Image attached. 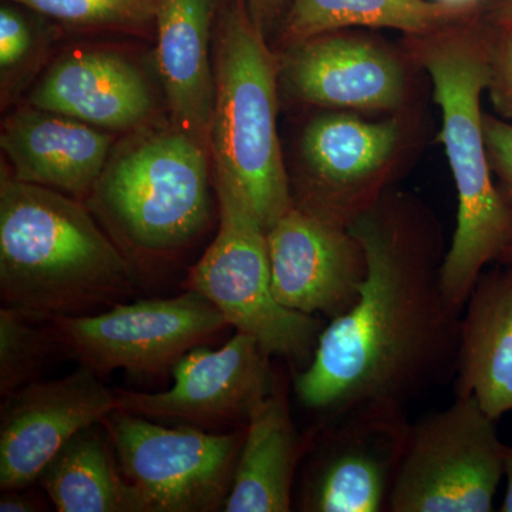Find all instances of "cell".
Masks as SVG:
<instances>
[{
	"label": "cell",
	"instance_id": "6da1fadb",
	"mask_svg": "<svg viewBox=\"0 0 512 512\" xmlns=\"http://www.w3.org/2000/svg\"><path fill=\"white\" fill-rule=\"evenodd\" d=\"M389 207L348 225L366 258L352 308L329 320L311 362L295 377L306 409L326 420L352 413L407 414L456 373L461 313L441 282L444 255L431 251Z\"/></svg>",
	"mask_w": 512,
	"mask_h": 512
},
{
	"label": "cell",
	"instance_id": "7a4b0ae2",
	"mask_svg": "<svg viewBox=\"0 0 512 512\" xmlns=\"http://www.w3.org/2000/svg\"><path fill=\"white\" fill-rule=\"evenodd\" d=\"M133 265L77 200L3 177L0 295L39 319L89 315L130 296Z\"/></svg>",
	"mask_w": 512,
	"mask_h": 512
},
{
	"label": "cell",
	"instance_id": "3957f363",
	"mask_svg": "<svg viewBox=\"0 0 512 512\" xmlns=\"http://www.w3.org/2000/svg\"><path fill=\"white\" fill-rule=\"evenodd\" d=\"M420 62L433 80L443 116L441 143L458 197L441 282L451 305L463 311L484 266L512 244V208L491 178L480 107L490 82L488 47L473 36H443L421 47Z\"/></svg>",
	"mask_w": 512,
	"mask_h": 512
},
{
	"label": "cell",
	"instance_id": "277c9868",
	"mask_svg": "<svg viewBox=\"0 0 512 512\" xmlns=\"http://www.w3.org/2000/svg\"><path fill=\"white\" fill-rule=\"evenodd\" d=\"M210 146L215 168L241 191L268 232L293 208L276 133V67L247 2L220 20Z\"/></svg>",
	"mask_w": 512,
	"mask_h": 512
},
{
	"label": "cell",
	"instance_id": "5b68a950",
	"mask_svg": "<svg viewBox=\"0 0 512 512\" xmlns=\"http://www.w3.org/2000/svg\"><path fill=\"white\" fill-rule=\"evenodd\" d=\"M93 192L103 220L140 258L187 247L211 217L204 146L183 130L144 138L123 151Z\"/></svg>",
	"mask_w": 512,
	"mask_h": 512
},
{
	"label": "cell",
	"instance_id": "8992f818",
	"mask_svg": "<svg viewBox=\"0 0 512 512\" xmlns=\"http://www.w3.org/2000/svg\"><path fill=\"white\" fill-rule=\"evenodd\" d=\"M217 237L191 269L185 289L201 293L237 332L252 336L271 356L308 365L325 320L291 311L272 291L268 239L241 191L217 171Z\"/></svg>",
	"mask_w": 512,
	"mask_h": 512
},
{
	"label": "cell",
	"instance_id": "52a82bcc",
	"mask_svg": "<svg viewBox=\"0 0 512 512\" xmlns=\"http://www.w3.org/2000/svg\"><path fill=\"white\" fill-rule=\"evenodd\" d=\"M507 446L471 396L410 423L390 512H490Z\"/></svg>",
	"mask_w": 512,
	"mask_h": 512
},
{
	"label": "cell",
	"instance_id": "ba28073f",
	"mask_svg": "<svg viewBox=\"0 0 512 512\" xmlns=\"http://www.w3.org/2000/svg\"><path fill=\"white\" fill-rule=\"evenodd\" d=\"M47 322L59 346L99 376L117 369L133 375L173 370L181 357L229 326L207 298L190 289L175 298L117 303L96 315Z\"/></svg>",
	"mask_w": 512,
	"mask_h": 512
},
{
	"label": "cell",
	"instance_id": "9c48e42d",
	"mask_svg": "<svg viewBox=\"0 0 512 512\" xmlns=\"http://www.w3.org/2000/svg\"><path fill=\"white\" fill-rule=\"evenodd\" d=\"M123 476L151 512H210L224 507L244 433L167 429L137 414L114 410L101 421Z\"/></svg>",
	"mask_w": 512,
	"mask_h": 512
},
{
	"label": "cell",
	"instance_id": "30bf717a",
	"mask_svg": "<svg viewBox=\"0 0 512 512\" xmlns=\"http://www.w3.org/2000/svg\"><path fill=\"white\" fill-rule=\"evenodd\" d=\"M269 357L252 336L235 332L220 349L202 345L181 357L171 370V389L117 392V409L197 426L247 423L252 410L274 389Z\"/></svg>",
	"mask_w": 512,
	"mask_h": 512
},
{
	"label": "cell",
	"instance_id": "8fae6325",
	"mask_svg": "<svg viewBox=\"0 0 512 512\" xmlns=\"http://www.w3.org/2000/svg\"><path fill=\"white\" fill-rule=\"evenodd\" d=\"M409 424L407 414L372 412L326 420L303 481L301 510L389 511Z\"/></svg>",
	"mask_w": 512,
	"mask_h": 512
},
{
	"label": "cell",
	"instance_id": "7c38bea8",
	"mask_svg": "<svg viewBox=\"0 0 512 512\" xmlns=\"http://www.w3.org/2000/svg\"><path fill=\"white\" fill-rule=\"evenodd\" d=\"M117 410V392L80 365L63 379L33 382L6 397L0 424V488L26 490L77 433Z\"/></svg>",
	"mask_w": 512,
	"mask_h": 512
},
{
	"label": "cell",
	"instance_id": "4fadbf2b",
	"mask_svg": "<svg viewBox=\"0 0 512 512\" xmlns=\"http://www.w3.org/2000/svg\"><path fill=\"white\" fill-rule=\"evenodd\" d=\"M266 239L272 291L282 306L328 320L352 308L366 258L348 227L293 205Z\"/></svg>",
	"mask_w": 512,
	"mask_h": 512
},
{
	"label": "cell",
	"instance_id": "5bb4252c",
	"mask_svg": "<svg viewBox=\"0 0 512 512\" xmlns=\"http://www.w3.org/2000/svg\"><path fill=\"white\" fill-rule=\"evenodd\" d=\"M285 77L308 103L336 109L389 110L404 96L402 67L367 40L326 33L293 47Z\"/></svg>",
	"mask_w": 512,
	"mask_h": 512
},
{
	"label": "cell",
	"instance_id": "9a60e30c",
	"mask_svg": "<svg viewBox=\"0 0 512 512\" xmlns=\"http://www.w3.org/2000/svg\"><path fill=\"white\" fill-rule=\"evenodd\" d=\"M0 144L16 180L83 197L106 170L111 138L83 121L33 107L5 121Z\"/></svg>",
	"mask_w": 512,
	"mask_h": 512
},
{
	"label": "cell",
	"instance_id": "2e32d148",
	"mask_svg": "<svg viewBox=\"0 0 512 512\" xmlns=\"http://www.w3.org/2000/svg\"><path fill=\"white\" fill-rule=\"evenodd\" d=\"M399 141L396 121L367 123L348 114L313 120L302 137V154L320 195L306 211L348 227L359 215L353 192L382 170Z\"/></svg>",
	"mask_w": 512,
	"mask_h": 512
},
{
	"label": "cell",
	"instance_id": "e0dca14e",
	"mask_svg": "<svg viewBox=\"0 0 512 512\" xmlns=\"http://www.w3.org/2000/svg\"><path fill=\"white\" fill-rule=\"evenodd\" d=\"M456 396H471L491 419L512 412V265L481 274L461 313Z\"/></svg>",
	"mask_w": 512,
	"mask_h": 512
},
{
	"label": "cell",
	"instance_id": "ac0fdd59",
	"mask_svg": "<svg viewBox=\"0 0 512 512\" xmlns=\"http://www.w3.org/2000/svg\"><path fill=\"white\" fill-rule=\"evenodd\" d=\"M30 104L90 126L121 130L146 119L151 96L134 64L114 53L82 52L56 63L33 90Z\"/></svg>",
	"mask_w": 512,
	"mask_h": 512
},
{
	"label": "cell",
	"instance_id": "d6986e66",
	"mask_svg": "<svg viewBox=\"0 0 512 512\" xmlns=\"http://www.w3.org/2000/svg\"><path fill=\"white\" fill-rule=\"evenodd\" d=\"M214 0H157L158 66L177 126L210 141L215 104L210 29Z\"/></svg>",
	"mask_w": 512,
	"mask_h": 512
},
{
	"label": "cell",
	"instance_id": "ffe728a7",
	"mask_svg": "<svg viewBox=\"0 0 512 512\" xmlns=\"http://www.w3.org/2000/svg\"><path fill=\"white\" fill-rule=\"evenodd\" d=\"M302 456V441L293 424L284 384L252 410L244 431L227 512H288L292 487Z\"/></svg>",
	"mask_w": 512,
	"mask_h": 512
},
{
	"label": "cell",
	"instance_id": "44dd1931",
	"mask_svg": "<svg viewBox=\"0 0 512 512\" xmlns=\"http://www.w3.org/2000/svg\"><path fill=\"white\" fill-rule=\"evenodd\" d=\"M109 434L96 426L77 433L40 476L60 512H151L144 495L120 473Z\"/></svg>",
	"mask_w": 512,
	"mask_h": 512
},
{
	"label": "cell",
	"instance_id": "7402d4cb",
	"mask_svg": "<svg viewBox=\"0 0 512 512\" xmlns=\"http://www.w3.org/2000/svg\"><path fill=\"white\" fill-rule=\"evenodd\" d=\"M466 15L433 0H293L285 39L298 45L350 26L430 35Z\"/></svg>",
	"mask_w": 512,
	"mask_h": 512
},
{
	"label": "cell",
	"instance_id": "603a6c76",
	"mask_svg": "<svg viewBox=\"0 0 512 512\" xmlns=\"http://www.w3.org/2000/svg\"><path fill=\"white\" fill-rule=\"evenodd\" d=\"M35 316L5 306L0 311V394L9 397L36 382L53 346L59 345L52 328L40 329Z\"/></svg>",
	"mask_w": 512,
	"mask_h": 512
},
{
	"label": "cell",
	"instance_id": "cb8c5ba5",
	"mask_svg": "<svg viewBox=\"0 0 512 512\" xmlns=\"http://www.w3.org/2000/svg\"><path fill=\"white\" fill-rule=\"evenodd\" d=\"M74 26H133L156 15V0H10Z\"/></svg>",
	"mask_w": 512,
	"mask_h": 512
},
{
	"label": "cell",
	"instance_id": "d4e9b609",
	"mask_svg": "<svg viewBox=\"0 0 512 512\" xmlns=\"http://www.w3.org/2000/svg\"><path fill=\"white\" fill-rule=\"evenodd\" d=\"M491 100L495 109L512 119V26L498 23L497 36L488 46Z\"/></svg>",
	"mask_w": 512,
	"mask_h": 512
},
{
	"label": "cell",
	"instance_id": "484cf974",
	"mask_svg": "<svg viewBox=\"0 0 512 512\" xmlns=\"http://www.w3.org/2000/svg\"><path fill=\"white\" fill-rule=\"evenodd\" d=\"M32 45L26 20L10 8L0 10V66L3 70L18 64Z\"/></svg>",
	"mask_w": 512,
	"mask_h": 512
},
{
	"label": "cell",
	"instance_id": "4316f807",
	"mask_svg": "<svg viewBox=\"0 0 512 512\" xmlns=\"http://www.w3.org/2000/svg\"><path fill=\"white\" fill-rule=\"evenodd\" d=\"M483 127L488 157L494 164L495 170L503 178L508 194H510V200L507 202L512 208V124L485 116Z\"/></svg>",
	"mask_w": 512,
	"mask_h": 512
},
{
	"label": "cell",
	"instance_id": "83f0119b",
	"mask_svg": "<svg viewBox=\"0 0 512 512\" xmlns=\"http://www.w3.org/2000/svg\"><path fill=\"white\" fill-rule=\"evenodd\" d=\"M22 491H3L2 500H0V511L35 512L45 510V504L36 494L22 493Z\"/></svg>",
	"mask_w": 512,
	"mask_h": 512
},
{
	"label": "cell",
	"instance_id": "f1b7e54d",
	"mask_svg": "<svg viewBox=\"0 0 512 512\" xmlns=\"http://www.w3.org/2000/svg\"><path fill=\"white\" fill-rule=\"evenodd\" d=\"M245 2L256 22L264 26L282 12L288 0H245Z\"/></svg>",
	"mask_w": 512,
	"mask_h": 512
},
{
	"label": "cell",
	"instance_id": "f546056e",
	"mask_svg": "<svg viewBox=\"0 0 512 512\" xmlns=\"http://www.w3.org/2000/svg\"><path fill=\"white\" fill-rule=\"evenodd\" d=\"M504 477L507 478V490H505L501 511L512 512V447L507 448V456H505Z\"/></svg>",
	"mask_w": 512,
	"mask_h": 512
},
{
	"label": "cell",
	"instance_id": "4dcf8cb0",
	"mask_svg": "<svg viewBox=\"0 0 512 512\" xmlns=\"http://www.w3.org/2000/svg\"><path fill=\"white\" fill-rule=\"evenodd\" d=\"M494 18L497 23L512 26V0H500L495 6Z\"/></svg>",
	"mask_w": 512,
	"mask_h": 512
},
{
	"label": "cell",
	"instance_id": "1f68e13d",
	"mask_svg": "<svg viewBox=\"0 0 512 512\" xmlns=\"http://www.w3.org/2000/svg\"><path fill=\"white\" fill-rule=\"evenodd\" d=\"M433 2L450 6V8L461 10V12L470 13L473 12L480 3L485 2V0H433Z\"/></svg>",
	"mask_w": 512,
	"mask_h": 512
},
{
	"label": "cell",
	"instance_id": "d6a6232c",
	"mask_svg": "<svg viewBox=\"0 0 512 512\" xmlns=\"http://www.w3.org/2000/svg\"><path fill=\"white\" fill-rule=\"evenodd\" d=\"M501 259H503L505 264L512 265V244L510 247L505 248L503 255H501Z\"/></svg>",
	"mask_w": 512,
	"mask_h": 512
}]
</instances>
